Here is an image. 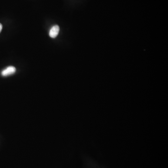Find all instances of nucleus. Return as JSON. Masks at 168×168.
<instances>
[{
    "instance_id": "1",
    "label": "nucleus",
    "mask_w": 168,
    "mask_h": 168,
    "mask_svg": "<svg viewBox=\"0 0 168 168\" xmlns=\"http://www.w3.org/2000/svg\"><path fill=\"white\" fill-rule=\"evenodd\" d=\"M15 72H16V69L15 67L10 66L3 70L1 74L2 76L6 77L13 74L14 73H15Z\"/></svg>"
},
{
    "instance_id": "2",
    "label": "nucleus",
    "mask_w": 168,
    "mask_h": 168,
    "mask_svg": "<svg viewBox=\"0 0 168 168\" xmlns=\"http://www.w3.org/2000/svg\"><path fill=\"white\" fill-rule=\"evenodd\" d=\"M59 26L54 25L51 28L50 32H49V35L52 38H55L57 37L59 32Z\"/></svg>"
},
{
    "instance_id": "3",
    "label": "nucleus",
    "mask_w": 168,
    "mask_h": 168,
    "mask_svg": "<svg viewBox=\"0 0 168 168\" xmlns=\"http://www.w3.org/2000/svg\"><path fill=\"white\" fill-rule=\"evenodd\" d=\"M2 25L1 23H0V33L2 32Z\"/></svg>"
}]
</instances>
